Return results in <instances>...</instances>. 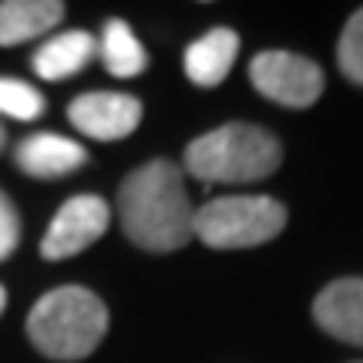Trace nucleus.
<instances>
[{
    "mask_svg": "<svg viewBox=\"0 0 363 363\" xmlns=\"http://www.w3.org/2000/svg\"><path fill=\"white\" fill-rule=\"evenodd\" d=\"M121 229L145 252H175L195 235V208L182 172L165 162H145L118 189Z\"/></svg>",
    "mask_w": 363,
    "mask_h": 363,
    "instance_id": "obj_1",
    "label": "nucleus"
},
{
    "mask_svg": "<svg viewBox=\"0 0 363 363\" xmlns=\"http://www.w3.org/2000/svg\"><path fill=\"white\" fill-rule=\"evenodd\" d=\"M283 148L259 125H222L199 135L185 148V169L206 185H246L279 169Z\"/></svg>",
    "mask_w": 363,
    "mask_h": 363,
    "instance_id": "obj_2",
    "label": "nucleus"
},
{
    "mask_svg": "<svg viewBox=\"0 0 363 363\" xmlns=\"http://www.w3.org/2000/svg\"><path fill=\"white\" fill-rule=\"evenodd\" d=\"M108 333V306L84 286H61L34 303L27 337L51 360H84Z\"/></svg>",
    "mask_w": 363,
    "mask_h": 363,
    "instance_id": "obj_3",
    "label": "nucleus"
},
{
    "mask_svg": "<svg viewBox=\"0 0 363 363\" xmlns=\"http://www.w3.org/2000/svg\"><path fill=\"white\" fill-rule=\"evenodd\" d=\"M286 229V208L269 195H219L195 208V235L212 249H252Z\"/></svg>",
    "mask_w": 363,
    "mask_h": 363,
    "instance_id": "obj_4",
    "label": "nucleus"
},
{
    "mask_svg": "<svg viewBox=\"0 0 363 363\" xmlns=\"http://www.w3.org/2000/svg\"><path fill=\"white\" fill-rule=\"evenodd\" d=\"M249 81L262 98L286 108H310L323 94V71L316 61L293 51H262L249 65Z\"/></svg>",
    "mask_w": 363,
    "mask_h": 363,
    "instance_id": "obj_5",
    "label": "nucleus"
},
{
    "mask_svg": "<svg viewBox=\"0 0 363 363\" xmlns=\"http://www.w3.org/2000/svg\"><path fill=\"white\" fill-rule=\"evenodd\" d=\"M111 222V208L98 195H74L57 208L48 233L40 239V256L44 259H67L78 256L88 246H94Z\"/></svg>",
    "mask_w": 363,
    "mask_h": 363,
    "instance_id": "obj_6",
    "label": "nucleus"
},
{
    "mask_svg": "<svg viewBox=\"0 0 363 363\" xmlns=\"http://www.w3.org/2000/svg\"><path fill=\"white\" fill-rule=\"evenodd\" d=\"M67 118L94 142H118L142 125V101L121 91H88L71 101Z\"/></svg>",
    "mask_w": 363,
    "mask_h": 363,
    "instance_id": "obj_7",
    "label": "nucleus"
},
{
    "mask_svg": "<svg viewBox=\"0 0 363 363\" xmlns=\"http://www.w3.org/2000/svg\"><path fill=\"white\" fill-rule=\"evenodd\" d=\"M323 333L363 347V279H333L313 303Z\"/></svg>",
    "mask_w": 363,
    "mask_h": 363,
    "instance_id": "obj_8",
    "label": "nucleus"
},
{
    "mask_svg": "<svg viewBox=\"0 0 363 363\" xmlns=\"http://www.w3.org/2000/svg\"><path fill=\"white\" fill-rule=\"evenodd\" d=\"M84 162H88V152L78 142L54 131H38L17 148V165L34 179H61L67 172L81 169Z\"/></svg>",
    "mask_w": 363,
    "mask_h": 363,
    "instance_id": "obj_9",
    "label": "nucleus"
},
{
    "mask_svg": "<svg viewBox=\"0 0 363 363\" xmlns=\"http://www.w3.org/2000/svg\"><path fill=\"white\" fill-rule=\"evenodd\" d=\"M235 54H239L235 30L216 27V30H208V34H202L199 40L189 44V51H185V78L199 84V88H216V84L229 78Z\"/></svg>",
    "mask_w": 363,
    "mask_h": 363,
    "instance_id": "obj_10",
    "label": "nucleus"
},
{
    "mask_svg": "<svg viewBox=\"0 0 363 363\" xmlns=\"http://www.w3.org/2000/svg\"><path fill=\"white\" fill-rule=\"evenodd\" d=\"M98 54V40L84 34V30H67L57 38L44 40L38 51H34V74L44 81H65L74 78L78 71L91 65V57Z\"/></svg>",
    "mask_w": 363,
    "mask_h": 363,
    "instance_id": "obj_11",
    "label": "nucleus"
},
{
    "mask_svg": "<svg viewBox=\"0 0 363 363\" xmlns=\"http://www.w3.org/2000/svg\"><path fill=\"white\" fill-rule=\"evenodd\" d=\"M61 0H4L0 4V48H13L21 40H34L61 24Z\"/></svg>",
    "mask_w": 363,
    "mask_h": 363,
    "instance_id": "obj_12",
    "label": "nucleus"
},
{
    "mask_svg": "<svg viewBox=\"0 0 363 363\" xmlns=\"http://www.w3.org/2000/svg\"><path fill=\"white\" fill-rule=\"evenodd\" d=\"M101 61L108 67V74L115 78H138L148 67V54H145L142 40L135 38L125 21H108L101 34Z\"/></svg>",
    "mask_w": 363,
    "mask_h": 363,
    "instance_id": "obj_13",
    "label": "nucleus"
},
{
    "mask_svg": "<svg viewBox=\"0 0 363 363\" xmlns=\"http://www.w3.org/2000/svg\"><path fill=\"white\" fill-rule=\"evenodd\" d=\"M40 111H44V98L27 81L0 78V115L17 118V121H34Z\"/></svg>",
    "mask_w": 363,
    "mask_h": 363,
    "instance_id": "obj_14",
    "label": "nucleus"
},
{
    "mask_svg": "<svg viewBox=\"0 0 363 363\" xmlns=\"http://www.w3.org/2000/svg\"><path fill=\"white\" fill-rule=\"evenodd\" d=\"M337 57H340V71L353 84H363V7L343 27L340 44H337Z\"/></svg>",
    "mask_w": 363,
    "mask_h": 363,
    "instance_id": "obj_15",
    "label": "nucleus"
},
{
    "mask_svg": "<svg viewBox=\"0 0 363 363\" xmlns=\"http://www.w3.org/2000/svg\"><path fill=\"white\" fill-rule=\"evenodd\" d=\"M17 242H21V219H17V208L11 206L7 195L0 192V262L11 259Z\"/></svg>",
    "mask_w": 363,
    "mask_h": 363,
    "instance_id": "obj_16",
    "label": "nucleus"
},
{
    "mask_svg": "<svg viewBox=\"0 0 363 363\" xmlns=\"http://www.w3.org/2000/svg\"><path fill=\"white\" fill-rule=\"evenodd\" d=\"M4 306H7V293H4V286H0V313H4Z\"/></svg>",
    "mask_w": 363,
    "mask_h": 363,
    "instance_id": "obj_17",
    "label": "nucleus"
},
{
    "mask_svg": "<svg viewBox=\"0 0 363 363\" xmlns=\"http://www.w3.org/2000/svg\"><path fill=\"white\" fill-rule=\"evenodd\" d=\"M0 145H4V128H0Z\"/></svg>",
    "mask_w": 363,
    "mask_h": 363,
    "instance_id": "obj_18",
    "label": "nucleus"
}]
</instances>
